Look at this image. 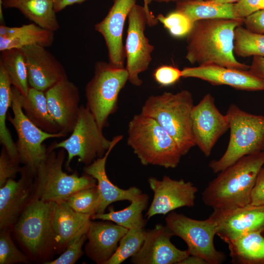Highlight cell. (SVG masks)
<instances>
[{
    "mask_svg": "<svg viewBox=\"0 0 264 264\" xmlns=\"http://www.w3.org/2000/svg\"><path fill=\"white\" fill-rule=\"evenodd\" d=\"M243 22L242 19H216L194 22L186 36L185 58L198 66L216 65L248 70L249 66L239 62L234 52L235 30Z\"/></svg>",
    "mask_w": 264,
    "mask_h": 264,
    "instance_id": "cell-1",
    "label": "cell"
},
{
    "mask_svg": "<svg viewBox=\"0 0 264 264\" xmlns=\"http://www.w3.org/2000/svg\"><path fill=\"white\" fill-rule=\"evenodd\" d=\"M264 165V151L245 155L219 173L202 193L204 204L213 209H231L250 203L257 176Z\"/></svg>",
    "mask_w": 264,
    "mask_h": 264,
    "instance_id": "cell-2",
    "label": "cell"
},
{
    "mask_svg": "<svg viewBox=\"0 0 264 264\" xmlns=\"http://www.w3.org/2000/svg\"><path fill=\"white\" fill-rule=\"evenodd\" d=\"M127 144L146 166L175 168L183 156L174 139L159 124L141 113L129 123Z\"/></svg>",
    "mask_w": 264,
    "mask_h": 264,
    "instance_id": "cell-3",
    "label": "cell"
},
{
    "mask_svg": "<svg viewBox=\"0 0 264 264\" xmlns=\"http://www.w3.org/2000/svg\"><path fill=\"white\" fill-rule=\"evenodd\" d=\"M192 94L186 89L148 97L141 113L156 121L174 139L183 155L195 146L191 131Z\"/></svg>",
    "mask_w": 264,
    "mask_h": 264,
    "instance_id": "cell-4",
    "label": "cell"
},
{
    "mask_svg": "<svg viewBox=\"0 0 264 264\" xmlns=\"http://www.w3.org/2000/svg\"><path fill=\"white\" fill-rule=\"evenodd\" d=\"M55 204L33 198L13 227L16 240L30 260L45 263L56 251L53 225Z\"/></svg>",
    "mask_w": 264,
    "mask_h": 264,
    "instance_id": "cell-5",
    "label": "cell"
},
{
    "mask_svg": "<svg viewBox=\"0 0 264 264\" xmlns=\"http://www.w3.org/2000/svg\"><path fill=\"white\" fill-rule=\"evenodd\" d=\"M230 130L227 148L221 157L209 166L219 173L247 155L264 151V116L248 113L235 104L227 111Z\"/></svg>",
    "mask_w": 264,
    "mask_h": 264,
    "instance_id": "cell-6",
    "label": "cell"
},
{
    "mask_svg": "<svg viewBox=\"0 0 264 264\" xmlns=\"http://www.w3.org/2000/svg\"><path fill=\"white\" fill-rule=\"evenodd\" d=\"M50 146L45 158L38 166L34 180L33 198L58 202L66 200L77 191L96 186V180L86 174L79 176L77 173L68 175L63 170L65 150L57 152Z\"/></svg>",
    "mask_w": 264,
    "mask_h": 264,
    "instance_id": "cell-7",
    "label": "cell"
},
{
    "mask_svg": "<svg viewBox=\"0 0 264 264\" xmlns=\"http://www.w3.org/2000/svg\"><path fill=\"white\" fill-rule=\"evenodd\" d=\"M128 80L125 67L103 61L95 64L93 76L85 88L86 106L102 130L116 110L119 94Z\"/></svg>",
    "mask_w": 264,
    "mask_h": 264,
    "instance_id": "cell-8",
    "label": "cell"
},
{
    "mask_svg": "<svg viewBox=\"0 0 264 264\" xmlns=\"http://www.w3.org/2000/svg\"><path fill=\"white\" fill-rule=\"evenodd\" d=\"M112 143L103 135L90 110L83 105L80 107L79 116L70 136L60 142L49 146L53 149L63 148L67 154L66 166L69 168L72 159L76 156L86 165L103 156Z\"/></svg>",
    "mask_w": 264,
    "mask_h": 264,
    "instance_id": "cell-9",
    "label": "cell"
},
{
    "mask_svg": "<svg viewBox=\"0 0 264 264\" xmlns=\"http://www.w3.org/2000/svg\"><path fill=\"white\" fill-rule=\"evenodd\" d=\"M165 222L173 235L186 243L190 255L202 258L208 264H220L225 261V254L215 248L214 239L218 225L210 217L198 220L172 211L166 216Z\"/></svg>",
    "mask_w": 264,
    "mask_h": 264,
    "instance_id": "cell-10",
    "label": "cell"
},
{
    "mask_svg": "<svg viewBox=\"0 0 264 264\" xmlns=\"http://www.w3.org/2000/svg\"><path fill=\"white\" fill-rule=\"evenodd\" d=\"M12 94L13 116L8 115L7 119L16 132L17 140L15 143L19 160L20 163L35 174L38 166L47 155V148L44 142L49 138L66 135L61 132H46L36 126L23 113L20 102V91L12 86Z\"/></svg>",
    "mask_w": 264,
    "mask_h": 264,
    "instance_id": "cell-11",
    "label": "cell"
},
{
    "mask_svg": "<svg viewBox=\"0 0 264 264\" xmlns=\"http://www.w3.org/2000/svg\"><path fill=\"white\" fill-rule=\"evenodd\" d=\"M128 22L124 45L125 68L129 75L128 81L139 87L143 82L139 75L148 69L154 48L145 34L149 19L144 6L135 4L129 14Z\"/></svg>",
    "mask_w": 264,
    "mask_h": 264,
    "instance_id": "cell-12",
    "label": "cell"
},
{
    "mask_svg": "<svg viewBox=\"0 0 264 264\" xmlns=\"http://www.w3.org/2000/svg\"><path fill=\"white\" fill-rule=\"evenodd\" d=\"M191 131L195 146L209 156L217 141L228 129L227 115L217 108L210 93L205 95L194 105L191 112Z\"/></svg>",
    "mask_w": 264,
    "mask_h": 264,
    "instance_id": "cell-13",
    "label": "cell"
},
{
    "mask_svg": "<svg viewBox=\"0 0 264 264\" xmlns=\"http://www.w3.org/2000/svg\"><path fill=\"white\" fill-rule=\"evenodd\" d=\"M148 181L154 197L146 214L147 219L157 215H165L179 208L194 206L198 188L191 182L174 179L167 176L160 180L150 177Z\"/></svg>",
    "mask_w": 264,
    "mask_h": 264,
    "instance_id": "cell-14",
    "label": "cell"
},
{
    "mask_svg": "<svg viewBox=\"0 0 264 264\" xmlns=\"http://www.w3.org/2000/svg\"><path fill=\"white\" fill-rule=\"evenodd\" d=\"M209 217L217 224L216 235L226 243L250 232L264 231V205L213 209Z\"/></svg>",
    "mask_w": 264,
    "mask_h": 264,
    "instance_id": "cell-15",
    "label": "cell"
},
{
    "mask_svg": "<svg viewBox=\"0 0 264 264\" xmlns=\"http://www.w3.org/2000/svg\"><path fill=\"white\" fill-rule=\"evenodd\" d=\"M18 181L10 179L0 187V230L12 229L33 198L35 174L24 166Z\"/></svg>",
    "mask_w": 264,
    "mask_h": 264,
    "instance_id": "cell-16",
    "label": "cell"
},
{
    "mask_svg": "<svg viewBox=\"0 0 264 264\" xmlns=\"http://www.w3.org/2000/svg\"><path fill=\"white\" fill-rule=\"evenodd\" d=\"M136 0H113L106 17L94 26L95 30L105 40L109 62L118 67H124L126 57L123 33L126 19L136 4Z\"/></svg>",
    "mask_w": 264,
    "mask_h": 264,
    "instance_id": "cell-17",
    "label": "cell"
},
{
    "mask_svg": "<svg viewBox=\"0 0 264 264\" xmlns=\"http://www.w3.org/2000/svg\"><path fill=\"white\" fill-rule=\"evenodd\" d=\"M21 49L25 59L30 87L45 92L68 79L63 65L45 47L34 44Z\"/></svg>",
    "mask_w": 264,
    "mask_h": 264,
    "instance_id": "cell-18",
    "label": "cell"
},
{
    "mask_svg": "<svg viewBox=\"0 0 264 264\" xmlns=\"http://www.w3.org/2000/svg\"><path fill=\"white\" fill-rule=\"evenodd\" d=\"M173 236L166 225L161 224L146 231L143 243L139 251L131 257V262L134 264H179L190 254L187 249H179L173 244L171 241Z\"/></svg>",
    "mask_w": 264,
    "mask_h": 264,
    "instance_id": "cell-19",
    "label": "cell"
},
{
    "mask_svg": "<svg viewBox=\"0 0 264 264\" xmlns=\"http://www.w3.org/2000/svg\"><path fill=\"white\" fill-rule=\"evenodd\" d=\"M44 93L49 112L60 132L66 135L71 133L77 123L81 106L78 87L66 79Z\"/></svg>",
    "mask_w": 264,
    "mask_h": 264,
    "instance_id": "cell-20",
    "label": "cell"
},
{
    "mask_svg": "<svg viewBox=\"0 0 264 264\" xmlns=\"http://www.w3.org/2000/svg\"><path fill=\"white\" fill-rule=\"evenodd\" d=\"M181 72L182 77L198 78L213 85H226L248 91L264 90V82L248 70L208 65L186 67Z\"/></svg>",
    "mask_w": 264,
    "mask_h": 264,
    "instance_id": "cell-21",
    "label": "cell"
},
{
    "mask_svg": "<svg viewBox=\"0 0 264 264\" xmlns=\"http://www.w3.org/2000/svg\"><path fill=\"white\" fill-rule=\"evenodd\" d=\"M122 137L121 135L114 137L112 139V143L105 154L84 167V173L93 177L97 182L99 199L95 214L105 213L108 206L114 202L122 200L131 201L142 193L136 187H131L128 189L117 187L110 181L107 175L106 164L108 156Z\"/></svg>",
    "mask_w": 264,
    "mask_h": 264,
    "instance_id": "cell-22",
    "label": "cell"
},
{
    "mask_svg": "<svg viewBox=\"0 0 264 264\" xmlns=\"http://www.w3.org/2000/svg\"><path fill=\"white\" fill-rule=\"evenodd\" d=\"M128 230L111 221H91L85 247L87 256L96 264H105L113 255Z\"/></svg>",
    "mask_w": 264,
    "mask_h": 264,
    "instance_id": "cell-23",
    "label": "cell"
},
{
    "mask_svg": "<svg viewBox=\"0 0 264 264\" xmlns=\"http://www.w3.org/2000/svg\"><path fill=\"white\" fill-rule=\"evenodd\" d=\"M91 219L90 216L74 210L66 200L56 202L53 218L56 251H65L76 235L90 224Z\"/></svg>",
    "mask_w": 264,
    "mask_h": 264,
    "instance_id": "cell-24",
    "label": "cell"
},
{
    "mask_svg": "<svg viewBox=\"0 0 264 264\" xmlns=\"http://www.w3.org/2000/svg\"><path fill=\"white\" fill-rule=\"evenodd\" d=\"M54 32L43 28L34 23L18 27L0 26V51L21 49L37 44L45 47L51 46Z\"/></svg>",
    "mask_w": 264,
    "mask_h": 264,
    "instance_id": "cell-25",
    "label": "cell"
},
{
    "mask_svg": "<svg viewBox=\"0 0 264 264\" xmlns=\"http://www.w3.org/2000/svg\"><path fill=\"white\" fill-rule=\"evenodd\" d=\"M4 8L18 9L38 26L55 32L60 28L54 10V0H3Z\"/></svg>",
    "mask_w": 264,
    "mask_h": 264,
    "instance_id": "cell-26",
    "label": "cell"
},
{
    "mask_svg": "<svg viewBox=\"0 0 264 264\" xmlns=\"http://www.w3.org/2000/svg\"><path fill=\"white\" fill-rule=\"evenodd\" d=\"M227 244L234 264H264V231L250 232Z\"/></svg>",
    "mask_w": 264,
    "mask_h": 264,
    "instance_id": "cell-27",
    "label": "cell"
},
{
    "mask_svg": "<svg viewBox=\"0 0 264 264\" xmlns=\"http://www.w3.org/2000/svg\"><path fill=\"white\" fill-rule=\"evenodd\" d=\"M20 102L23 113L36 126L46 132H60L49 112L44 91L29 87L26 96L21 94Z\"/></svg>",
    "mask_w": 264,
    "mask_h": 264,
    "instance_id": "cell-28",
    "label": "cell"
},
{
    "mask_svg": "<svg viewBox=\"0 0 264 264\" xmlns=\"http://www.w3.org/2000/svg\"><path fill=\"white\" fill-rule=\"evenodd\" d=\"M175 10L185 15L193 22L202 20L238 19L234 13L233 3L207 0H182L176 3Z\"/></svg>",
    "mask_w": 264,
    "mask_h": 264,
    "instance_id": "cell-29",
    "label": "cell"
},
{
    "mask_svg": "<svg viewBox=\"0 0 264 264\" xmlns=\"http://www.w3.org/2000/svg\"><path fill=\"white\" fill-rule=\"evenodd\" d=\"M148 200L149 196L142 193L123 209L115 211L111 207L108 213L94 214L91 219L111 221L128 229L144 228L147 220L143 218L142 212L147 208Z\"/></svg>",
    "mask_w": 264,
    "mask_h": 264,
    "instance_id": "cell-30",
    "label": "cell"
},
{
    "mask_svg": "<svg viewBox=\"0 0 264 264\" xmlns=\"http://www.w3.org/2000/svg\"><path fill=\"white\" fill-rule=\"evenodd\" d=\"M11 85L6 70L0 63V142L6 149L9 157L20 163L16 143L13 141L6 124L8 110L12 106Z\"/></svg>",
    "mask_w": 264,
    "mask_h": 264,
    "instance_id": "cell-31",
    "label": "cell"
},
{
    "mask_svg": "<svg viewBox=\"0 0 264 264\" xmlns=\"http://www.w3.org/2000/svg\"><path fill=\"white\" fill-rule=\"evenodd\" d=\"M0 63L6 69L12 85L26 96L30 87L26 64L22 50L14 48L1 51Z\"/></svg>",
    "mask_w": 264,
    "mask_h": 264,
    "instance_id": "cell-32",
    "label": "cell"
},
{
    "mask_svg": "<svg viewBox=\"0 0 264 264\" xmlns=\"http://www.w3.org/2000/svg\"><path fill=\"white\" fill-rule=\"evenodd\" d=\"M234 52L241 57H264V34L238 26L234 32Z\"/></svg>",
    "mask_w": 264,
    "mask_h": 264,
    "instance_id": "cell-33",
    "label": "cell"
},
{
    "mask_svg": "<svg viewBox=\"0 0 264 264\" xmlns=\"http://www.w3.org/2000/svg\"><path fill=\"white\" fill-rule=\"evenodd\" d=\"M146 234L144 228L128 229L120 241L116 250L105 264H120L132 257L141 248Z\"/></svg>",
    "mask_w": 264,
    "mask_h": 264,
    "instance_id": "cell-34",
    "label": "cell"
},
{
    "mask_svg": "<svg viewBox=\"0 0 264 264\" xmlns=\"http://www.w3.org/2000/svg\"><path fill=\"white\" fill-rule=\"evenodd\" d=\"M99 192L97 185L75 193L66 201L75 211L91 217L95 214L99 204Z\"/></svg>",
    "mask_w": 264,
    "mask_h": 264,
    "instance_id": "cell-35",
    "label": "cell"
},
{
    "mask_svg": "<svg viewBox=\"0 0 264 264\" xmlns=\"http://www.w3.org/2000/svg\"><path fill=\"white\" fill-rule=\"evenodd\" d=\"M11 229L0 230V264H27L30 259L20 250L13 241Z\"/></svg>",
    "mask_w": 264,
    "mask_h": 264,
    "instance_id": "cell-36",
    "label": "cell"
},
{
    "mask_svg": "<svg viewBox=\"0 0 264 264\" xmlns=\"http://www.w3.org/2000/svg\"><path fill=\"white\" fill-rule=\"evenodd\" d=\"M156 19L172 36L176 38L186 37L193 24L185 15L176 10L166 16L159 14Z\"/></svg>",
    "mask_w": 264,
    "mask_h": 264,
    "instance_id": "cell-37",
    "label": "cell"
},
{
    "mask_svg": "<svg viewBox=\"0 0 264 264\" xmlns=\"http://www.w3.org/2000/svg\"><path fill=\"white\" fill-rule=\"evenodd\" d=\"M89 224L81 230L68 244L66 249L56 259L44 264H74L82 255L83 246L87 240Z\"/></svg>",
    "mask_w": 264,
    "mask_h": 264,
    "instance_id": "cell-38",
    "label": "cell"
},
{
    "mask_svg": "<svg viewBox=\"0 0 264 264\" xmlns=\"http://www.w3.org/2000/svg\"><path fill=\"white\" fill-rule=\"evenodd\" d=\"M20 163L13 160L9 156L6 149L2 147L0 155V187L8 180L14 179L22 167Z\"/></svg>",
    "mask_w": 264,
    "mask_h": 264,
    "instance_id": "cell-39",
    "label": "cell"
},
{
    "mask_svg": "<svg viewBox=\"0 0 264 264\" xmlns=\"http://www.w3.org/2000/svg\"><path fill=\"white\" fill-rule=\"evenodd\" d=\"M153 77L156 83L163 87L175 84L182 77L181 70L170 65H161L153 73Z\"/></svg>",
    "mask_w": 264,
    "mask_h": 264,
    "instance_id": "cell-40",
    "label": "cell"
},
{
    "mask_svg": "<svg viewBox=\"0 0 264 264\" xmlns=\"http://www.w3.org/2000/svg\"><path fill=\"white\" fill-rule=\"evenodd\" d=\"M233 7L237 18L244 20L252 14L264 9V0H240L233 3Z\"/></svg>",
    "mask_w": 264,
    "mask_h": 264,
    "instance_id": "cell-41",
    "label": "cell"
},
{
    "mask_svg": "<svg viewBox=\"0 0 264 264\" xmlns=\"http://www.w3.org/2000/svg\"><path fill=\"white\" fill-rule=\"evenodd\" d=\"M249 203L254 206L264 205V165L256 178L251 192Z\"/></svg>",
    "mask_w": 264,
    "mask_h": 264,
    "instance_id": "cell-42",
    "label": "cell"
},
{
    "mask_svg": "<svg viewBox=\"0 0 264 264\" xmlns=\"http://www.w3.org/2000/svg\"><path fill=\"white\" fill-rule=\"evenodd\" d=\"M243 23L249 30L264 34V9L260 10L244 19Z\"/></svg>",
    "mask_w": 264,
    "mask_h": 264,
    "instance_id": "cell-43",
    "label": "cell"
},
{
    "mask_svg": "<svg viewBox=\"0 0 264 264\" xmlns=\"http://www.w3.org/2000/svg\"><path fill=\"white\" fill-rule=\"evenodd\" d=\"M248 70L264 82V57L253 56Z\"/></svg>",
    "mask_w": 264,
    "mask_h": 264,
    "instance_id": "cell-44",
    "label": "cell"
},
{
    "mask_svg": "<svg viewBox=\"0 0 264 264\" xmlns=\"http://www.w3.org/2000/svg\"><path fill=\"white\" fill-rule=\"evenodd\" d=\"M54 10L56 13L60 12L68 6L81 4L86 0H54Z\"/></svg>",
    "mask_w": 264,
    "mask_h": 264,
    "instance_id": "cell-45",
    "label": "cell"
},
{
    "mask_svg": "<svg viewBox=\"0 0 264 264\" xmlns=\"http://www.w3.org/2000/svg\"><path fill=\"white\" fill-rule=\"evenodd\" d=\"M179 264H208L202 258L194 255H189L181 261Z\"/></svg>",
    "mask_w": 264,
    "mask_h": 264,
    "instance_id": "cell-46",
    "label": "cell"
},
{
    "mask_svg": "<svg viewBox=\"0 0 264 264\" xmlns=\"http://www.w3.org/2000/svg\"><path fill=\"white\" fill-rule=\"evenodd\" d=\"M143 6L147 13L148 19H149V22H148V25L149 26H153L154 25H156L157 24L158 21L156 19V17H155L152 12L150 11L149 8V4L148 3V0H143Z\"/></svg>",
    "mask_w": 264,
    "mask_h": 264,
    "instance_id": "cell-47",
    "label": "cell"
},
{
    "mask_svg": "<svg viewBox=\"0 0 264 264\" xmlns=\"http://www.w3.org/2000/svg\"><path fill=\"white\" fill-rule=\"evenodd\" d=\"M148 0V3L149 5L152 2H159V3H162V2L168 3L170 2H176V3L177 2H178L182 0Z\"/></svg>",
    "mask_w": 264,
    "mask_h": 264,
    "instance_id": "cell-48",
    "label": "cell"
},
{
    "mask_svg": "<svg viewBox=\"0 0 264 264\" xmlns=\"http://www.w3.org/2000/svg\"><path fill=\"white\" fill-rule=\"evenodd\" d=\"M220 3H235L240 0H207Z\"/></svg>",
    "mask_w": 264,
    "mask_h": 264,
    "instance_id": "cell-49",
    "label": "cell"
}]
</instances>
